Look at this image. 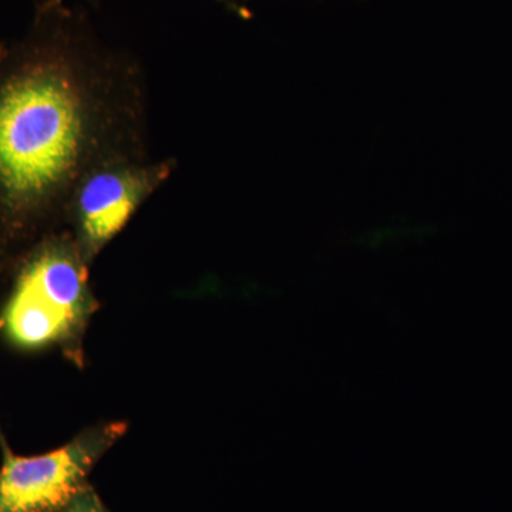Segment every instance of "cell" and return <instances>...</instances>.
I'll list each match as a JSON object with an SVG mask.
<instances>
[{
	"instance_id": "cell-2",
	"label": "cell",
	"mask_w": 512,
	"mask_h": 512,
	"mask_svg": "<svg viewBox=\"0 0 512 512\" xmlns=\"http://www.w3.org/2000/svg\"><path fill=\"white\" fill-rule=\"evenodd\" d=\"M86 259L69 234L40 242L26 258L2 315L0 330L22 349L62 345L82 365V340L99 308Z\"/></svg>"
},
{
	"instance_id": "cell-3",
	"label": "cell",
	"mask_w": 512,
	"mask_h": 512,
	"mask_svg": "<svg viewBox=\"0 0 512 512\" xmlns=\"http://www.w3.org/2000/svg\"><path fill=\"white\" fill-rule=\"evenodd\" d=\"M127 423H99L57 450L23 457L0 436V512H62L86 487L94 466L126 434Z\"/></svg>"
},
{
	"instance_id": "cell-1",
	"label": "cell",
	"mask_w": 512,
	"mask_h": 512,
	"mask_svg": "<svg viewBox=\"0 0 512 512\" xmlns=\"http://www.w3.org/2000/svg\"><path fill=\"white\" fill-rule=\"evenodd\" d=\"M136 64L106 52L60 0L0 45V227L30 231L69 207L97 165L144 158Z\"/></svg>"
},
{
	"instance_id": "cell-4",
	"label": "cell",
	"mask_w": 512,
	"mask_h": 512,
	"mask_svg": "<svg viewBox=\"0 0 512 512\" xmlns=\"http://www.w3.org/2000/svg\"><path fill=\"white\" fill-rule=\"evenodd\" d=\"M175 160H119L84 175L70 198L74 239L87 264L126 227L138 208L168 180Z\"/></svg>"
},
{
	"instance_id": "cell-5",
	"label": "cell",
	"mask_w": 512,
	"mask_h": 512,
	"mask_svg": "<svg viewBox=\"0 0 512 512\" xmlns=\"http://www.w3.org/2000/svg\"><path fill=\"white\" fill-rule=\"evenodd\" d=\"M62 512H109V510L101 501L93 485L87 484Z\"/></svg>"
}]
</instances>
